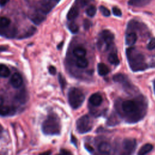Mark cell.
<instances>
[{
  "label": "cell",
  "mask_w": 155,
  "mask_h": 155,
  "mask_svg": "<svg viewBox=\"0 0 155 155\" xmlns=\"http://www.w3.org/2000/svg\"><path fill=\"white\" fill-rule=\"evenodd\" d=\"M126 54L129 65L133 71L144 70L148 67L143 55L134 48H127Z\"/></svg>",
  "instance_id": "6da1fadb"
},
{
  "label": "cell",
  "mask_w": 155,
  "mask_h": 155,
  "mask_svg": "<svg viewBox=\"0 0 155 155\" xmlns=\"http://www.w3.org/2000/svg\"><path fill=\"white\" fill-rule=\"evenodd\" d=\"M42 132L46 135H57L61 131V124L58 116L50 114L42 124Z\"/></svg>",
  "instance_id": "7a4b0ae2"
},
{
  "label": "cell",
  "mask_w": 155,
  "mask_h": 155,
  "mask_svg": "<svg viewBox=\"0 0 155 155\" xmlns=\"http://www.w3.org/2000/svg\"><path fill=\"white\" fill-rule=\"evenodd\" d=\"M85 99L82 91L78 88H71L68 93V100L70 105L74 109L80 107Z\"/></svg>",
  "instance_id": "3957f363"
},
{
  "label": "cell",
  "mask_w": 155,
  "mask_h": 155,
  "mask_svg": "<svg viewBox=\"0 0 155 155\" xmlns=\"http://www.w3.org/2000/svg\"><path fill=\"white\" fill-rule=\"evenodd\" d=\"M92 127V120L87 115L82 116L79 118L76 122V128L79 133H86L90 131Z\"/></svg>",
  "instance_id": "277c9868"
},
{
  "label": "cell",
  "mask_w": 155,
  "mask_h": 155,
  "mask_svg": "<svg viewBox=\"0 0 155 155\" xmlns=\"http://www.w3.org/2000/svg\"><path fill=\"white\" fill-rule=\"evenodd\" d=\"M137 143L135 139L127 138L122 142L120 155H132L136 148Z\"/></svg>",
  "instance_id": "5b68a950"
},
{
  "label": "cell",
  "mask_w": 155,
  "mask_h": 155,
  "mask_svg": "<svg viewBox=\"0 0 155 155\" xmlns=\"http://www.w3.org/2000/svg\"><path fill=\"white\" fill-rule=\"evenodd\" d=\"M122 109L126 114H133L139 110V105L133 100H127L122 102Z\"/></svg>",
  "instance_id": "8992f818"
},
{
  "label": "cell",
  "mask_w": 155,
  "mask_h": 155,
  "mask_svg": "<svg viewBox=\"0 0 155 155\" xmlns=\"http://www.w3.org/2000/svg\"><path fill=\"white\" fill-rule=\"evenodd\" d=\"M114 39V35L109 30H105L101 33L100 41H102V44L99 45L101 46L103 44H105L107 47H108L113 42Z\"/></svg>",
  "instance_id": "52a82bcc"
},
{
  "label": "cell",
  "mask_w": 155,
  "mask_h": 155,
  "mask_svg": "<svg viewBox=\"0 0 155 155\" xmlns=\"http://www.w3.org/2000/svg\"><path fill=\"white\" fill-rule=\"evenodd\" d=\"M10 82V84L12 85V87H13L15 88H18L22 84V82H23L22 78L19 73H15L11 76Z\"/></svg>",
  "instance_id": "ba28073f"
},
{
  "label": "cell",
  "mask_w": 155,
  "mask_h": 155,
  "mask_svg": "<svg viewBox=\"0 0 155 155\" xmlns=\"http://www.w3.org/2000/svg\"><path fill=\"white\" fill-rule=\"evenodd\" d=\"M89 102L93 106H99L102 102V97L99 93H94L90 97Z\"/></svg>",
  "instance_id": "9c48e42d"
},
{
  "label": "cell",
  "mask_w": 155,
  "mask_h": 155,
  "mask_svg": "<svg viewBox=\"0 0 155 155\" xmlns=\"http://www.w3.org/2000/svg\"><path fill=\"white\" fill-rule=\"evenodd\" d=\"M31 21L35 23L36 25H39L40 24L42 21H44L45 20V16L44 14H43L42 13L38 11L36 12V14L35 15H32L30 17Z\"/></svg>",
  "instance_id": "30bf717a"
},
{
  "label": "cell",
  "mask_w": 155,
  "mask_h": 155,
  "mask_svg": "<svg viewBox=\"0 0 155 155\" xmlns=\"http://www.w3.org/2000/svg\"><path fill=\"white\" fill-rule=\"evenodd\" d=\"M152 0H129L128 4L130 5L141 7L149 4Z\"/></svg>",
  "instance_id": "8fae6325"
},
{
  "label": "cell",
  "mask_w": 155,
  "mask_h": 155,
  "mask_svg": "<svg viewBox=\"0 0 155 155\" xmlns=\"http://www.w3.org/2000/svg\"><path fill=\"white\" fill-rule=\"evenodd\" d=\"M111 150V145L107 142H102L98 145V150L101 153L108 154Z\"/></svg>",
  "instance_id": "7c38bea8"
},
{
  "label": "cell",
  "mask_w": 155,
  "mask_h": 155,
  "mask_svg": "<svg viewBox=\"0 0 155 155\" xmlns=\"http://www.w3.org/2000/svg\"><path fill=\"white\" fill-rule=\"evenodd\" d=\"M137 39V35L135 33H130L127 34L125 36V43L128 46L133 45L136 43Z\"/></svg>",
  "instance_id": "4fadbf2b"
},
{
  "label": "cell",
  "mask_w": 155,
  "mask_h": 155,
  "mask_svg": "<svg viewBox=\"0 0 155 155\" xmlns=\"http://www.w3.org/2000/svg\"><path fill=\"white\" fill-rule=\"evenodd\" d=\"M15 109L10 106L2 105L0 107V116H6L12 115L15 113Z\"/></svg>",
  "instance_id": "5bb4252c"
},
{
  "label": "cell",
  "mask_w": 155,
  "mask_h": 155,
  "mask_svg": "<svg viewBox=\"0 0 155 155\" xmlns=\"http://www.w3.org/2000/svg\"><path fill=\"white\" fill-rule=\"evenodd\" d=\"M79 15V8L77 6H73L68 11L67 18L69 21L75 19Z\"/></svg>",
  "instance_id": "9a60e30c"
},
{
  "label": "cell",
  "mask_w": 155,
  "mask_h": 155,
  "mask_svg": "<svg viewBox=\"0 0 155 155\" xmlns=\"http://www.w3.org/2000/svg\"><path fill=\"white\" fill-rule=\"evenodd\" d=\"M153 148V146L151 143H146L143 145L139 150L137 155H145L150 152Z\"/></svg>",
  "instance_id": "2e32d148"
},
{
  "label": "cell",
  "mask_w": 155,
  "mask_h": 155,
  "mask_svg": "<svg viewBox=\"0 0 155 155\" xmlns=\"http://www.w3.org/2000/svg\"><path fill=\"white\" fill-rule=\"evenodd\" d=\"M73 54L78 58H84L85 57V56L86 55L87 53V51L86 50L81 47H76L73 51Z\"/></svg>",
  "instance_id": "e0dca14e"
},
{
  "label": "cell",
  "mask_w": 155,
  "mask_h": 155,
  "mask_svg": "<svg viewBox=\"0 0 155 155\" xmlns=\"http://www.w3.org/2000/svg\"><path fill=\"white\" fill-rule=\"evenodd\" d=\"M97 72L101 76H105L109 72V69L107 65L104 63H99L97 64Z\"/></svg>",
  "instance_id": "ac0fdd59"
},
{
  "label": "cell",
  "mask_w": 155,
  "mask_h": 155,
  "mask_svg": "<svg viewBox=\"0 0 155 155\" xmlns=\"http://www.w3.org/2000/svg\"><path fill=\"white\" fill-rule=\"evenodd\" d=\"M16 99L21 104H24L27 100V94L25 90H22L20 91L16 96Z\"/></svg>",
  "instance_id": "d6986e66"
},
{
  "label": "cell",
  "mask_w": 155,
  "mask_h": 155,
  "mask_svg": "<svg viewBox=\"0 0 155 155\" xmlns=\"http://www.w3.org/2000/svg\"><path fill=\"white\" fill-rule=\"evenodd\" d=\"M10 74V71L8 67L5 65H0V77L7 78Z\"/></svg>",
  "instance_id": "ffe728a7"
},
{
  "label": "cell",
  "mask_w": 155,
  "mask_h": 155,
  "mask_svg": "<svg viewBox=\"0 0 155 155\" xmlns=\"http://www.w3.org/2000/svg\"><path fill=\"white\" fill-rule=\"evenodd\" d=\"M108 61L109 62L113 65H117L119 64V58L116 53H111L109 54L108 56Z\"/></svg>",
  "instance_id": "44dd1931"
},
{
  "label": "cell",
  "mask_w": 155,
  "mask_h": 155,
  "mask_svg": "<svg viewBox=\"0 0 155 155\" xmlns=\"http://www.w3.org/2000/svg\"><path fill=\"white\" fill-rule=\"evenodd\" d=\"M76 63L77 66L79 68H86L88 65V62L85 57L78 58L77 60H76Z\"/></svg>",
  "instance_id": "7402d4cb"
},
{
  "label": "cell",
  "mask_w": 155,
  "mask_h": 155,
  "mask_svg": "<svg viewBox=\"0 0 155 155\" xmlns=\"http://www.w3.org/2000/svg\"><path fill=\"white\" fill-rule=\"evenodd\" d=\"M114 81L120 83H124L127 81V77L123 74H116L113 77Z\"/></svg>",
  "instance_id": "603a6c76"
},
{
  "label": "cell",
  "mask_w": 155,
  "mask_h": 155,
  "mask_svg": "<svg viewBox=\"0 0 155 155\" xmlns=\"http://www.w3.org/2000/svg\"><path fill=\"white\" fill-rule=\"evenodd\" d=\"M10 24V20L6 17L0 18V28H4L8 27Z\"/></svg>",
  "instance_id": "cb8c5ba5"
},
{
  "label": "cell",
  "mask_w": 155,
  "mask_h": 155,
  "mask_svg": "<svg viewBox=\"0 0 155 155\" xmlns=\"http://www.w3.org/2000/svg\"><path fill=\"white\" fill-rule=\"evenodd\" d=\"M96 7L93 5H91L87 8L86 14L90 17H93L96 15Z\"/></svg>",
  "instance_id": "d4e9b609"
},
{
  "label": "cell",
  "mask_w": 155,
  "mask_h": 155,
  "mask_svg": "<svg viewBox=\"0 0 155 155\" xmlns=\"http://www.w3.org/2000/svg\"><path fill=\"white\" fill-rule=\"evenodd\" d=\"M67 26H68V28L69 29V30L72 33H78V31L79 30V27H78V25L74 21L70 22L68 24Z\"/></svg>",
  "instance_id": "484cf974"
},
{
  "label": "cell",
  "mask_w": 155,
  "mask_h": 155,
  "mask_svg": "<svg viewBox=\"0 0 155 155\" xmlns=\"http://www.w3.org/2000/svg\"><path fill=\"white\" fill-rule=\"evenodd\" d=\"M35 31H36V28L33 27H31L24 34L21 35V37H19V38L24 39V38H28V37H30L31 36H32L35 33Z\"/></svg>",
  "instance_id": "4316f807"
},
{
  "label": "cell",
  "mask_w": 155,
  "mask_h": 155,
  "mask_svg": "<svg viewBox=\"0 0 155 155\" xmlns=\"http://www.w3.org/2000/svg\"><path fill=\"white\" fill-rule=\"evenodd\" d=\"M99 10H100L101 13L104 16L108 17L110 15V10L107 7H104L103 5H101L99 7Z\"/></svg>",
  "instance_id": "83f0119b"
},
{
  "label": "cell",
  "mask_w": 155,
  "mask_h": 155,
  "mask_svg": "<svg viewBox=\"0 0 155 155\" xmlns=\"http://www.w3.org/2000/svg\"><path fill=\"white\" fill-rule=\"evenodd\" d=\"M58 80H59V82L60 84L61 88L62 90H64V88H65V87L66 85V81H65V78L62 76V75L61 73H59L58 75Z\"/></svg>",
  "instance_id": "f1b7e54d"
},
{
  "label": "cell",
  "mask_w": 155,
  "mask_h": 155,
  "mask_svg": "<svg viewBox=\"0 0 155 155\" xmlns=\"http://www.w3.org/2000/svg\"><path fill=\"white\" fill-rule=\"evenodd\" d=\"M89 0H76L75 1V4L76 6L80 7H84L88 3Z\"/></svg>",
  "instance_id": "f546056e"
},
{
  "label": "cell",
  "mask_w": 155,
  "mask_h": 155,
  "mask_svg": "<svg viewBox=\"0 0 155 155\" xmlns=\"http://www.w3.org/2000/svg\"><path fill=\"white\" fill-rule=\"evenodd\" d=\"M147 48L150 50H152L155 48V38H152L147 45Z\"/></svg>",
  "instance_id": "4dcf8cb0"
},
{
  "label": "cell",
  "mask_w": 155,
  "mask_h": 155,
  "mask_svg": "<svg viewBox=\"0 0 155 155\" xmlns=\"http://www.w3.org/2000/svg\"><path fill=\"white\" fill-rule=\"evenodd\" d=\"M112 11H113V13L114 15H115L116 16H119V17L122 16V12L119 8L114 7L112 8Z\"/></svg>",
  "instance_id": "1f68e13d"
},
{
  "label": "cell",
  "mask_w": 155,
  "mask_h": 155,
  "mask_svg": "<svg viewBox=\"0 0 155 155\" xmlns=\"http://www.w3.org/2000/svg\"><path fill=\"white\" fill-rule=\"evenodd\" d=\"M83 26H84V29L88 30L90 28V27L91 26V21H90L88 19H85L83 22Z\"/></svg>",
  "instance_id": "d6a6232c"
},
{
  "label": "cell",
  "mask_w": 155,
  "mask_h": 155,
  "mask_svg": "<svg viewBox=\"0 0 155 155\" xmlns=\"http://www.w3.org/2000/svg\"><path fill=\"white\" fill-rule=\"evenodd\" d=\"M58 155H73L72 153L67 150H61Z\"/></svg>",
  "instance_id": "836d02e7"
},
{
  "label": "cell",
  "mask_w": 155,
  "mask_h": 155,
  "mask_svg": "<svg viewBox=\"0 0 155 155\" xmlns=\"http://www.w3.org/2000/svg\"><path fill=\"white\" fill-rule=\"evenodd\" d=\"M48 71H49V73H50L51 74L54 75V74H56V68H55L54 66L51 65V66H50L49 68H48Z\"/></svg>",
  "instance_id": "e575fe53"
},
{
  "label": "cell",
  "mask_w": 155,
  "mask_h": 155,
  "mask_svg": "<svg viewBox=\"0 0 155 155\" xmlns=\"http://www.w3.org/2000/svg\"><path fill=\"white\" fill-rule=\"evenodd\" d=\"M8 1L9 0H0V6L3 7L5 5Z\"/></svg>",
  "instance_id": "d590c367"
},
{
  "label": "cell",
  "mask_w": 155,
  "mask_h": 155,
  "mask_svg": "<svg viewBox=\"0 0 155 155\" xmlns=\"http://www.w3.org/2000/svg\"><path fill=\"white\" fill-rule=\"evenodd\" d=\"M51 151H45L44 153H40L39 155H50L51 154Z\"/></svg>",
  "instance_id": "8d00e7d4"
},
{
  "label": "cell",
  "mask_w": 155,
  "mask_h": 155,
  "mask_svg": "<svg viewBox=\"0 0 155 155\" xmlns=\"http://www.w3.org/2000/svg\"><path fill=\"white\" fill-rule=\"evenodd\" d=\"M3 103H4V99L2 97L0 96V107L3 105Z\"/></svg>",
  "instance_id": "74e56055"
},
{
  "label": "cell",
  "mask_w": 155,
  "mask_h": 155,
  "mask_svg": "<svg viewBox=\"0 0 155 155\" xmlns=\"http://www.w3.org/2000/svg\"><path fill=\"white\" fill-rule=\"evenodd\" d=\"M7 49V47H4V46H1L0 47V51H5Z\"/></svg>",
  "instance_id": "f35d334b"
},
{
  "label": "cell",
  "mask_w": 155,
  "mask_h": 155,
  "mask_svg": "<svg viewBox=\"0 0 155 155\" xmlns=\"http://www.w3.org/2000/svg\"><path fill=\"white\" fill-rule=\"evenodd\" d=\"M63 45V42H61L58 45V49H61V47H62V45Z\"/></svg>",
  "instance_id": "ab89813d"
},
{
  "label": "cell",
  "mask_w": 155,
  "mask_h": 155,
  "mask_svg": "<svg viewBox=\"0 0 155 155\" xmlns=\"http://www.w3.org/2000/svg\"><path fill=\"white\" fill-rule=\"evenodd\" d=\"M50 1H51L52 2H53L54 4H56L57 2H58L60 0H50Z\"/></svg>",
  "instance_id": "60d3db41"
},
{
  "label": "cell",
  "mask_w": 155,
  "mask_h": 155,
  "mask_svg": "<svg viewBox=\"0 0 155 155\" xmlns=\"http://www.w3.org/2000/svg\"><path fill=\"white\" fill-rule=\"evenodd\" d=\"M2 131H3V128H2V125L0 124V134H1V133L2 132Z\"/></svg>",
  "instance_id": "b9f144b4"
}]
</instances>
